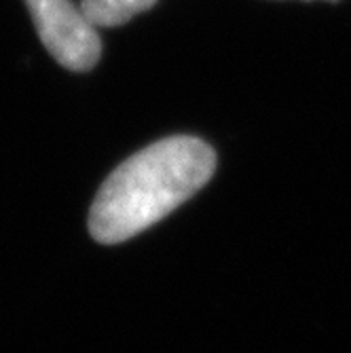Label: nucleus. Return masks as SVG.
Returning <instances> with one entry per match:
<instances>
[{
	"mask_svg": "<svg viewBox=\"0 0 351 353\" xmlns=\"http://www.w3.org/2000/svg\"><path fill=\"white\" fill-rule=\"evenodd\" d=\"M214 150L199 138L154 142L121 163L95 195L89 231L100 243H121L152 227L212 178Z\"/></svg>",
	"mask_w": 351,
	"mask_h": 353,
	"instance_id": "nucleus-1",
	"label": "nucleus"
},
{
	"mask_svg": "<svg viewBox=\"0 0 351 353\" xmlns=\"http://www.w3.org/2000/svg\"><path fill=\"white\" fill-rule=\"evenodd\" d=\"M47 51L68 70H89L102 55L95 28L72 0H26Z\"/></svg>",
	"mask_w": 351,
	"mask_h": 353,
	"instance_id": "nucleus-2",
	"label": "nucleus"
},
{
	"mask_svg": "<svg viewBox=\"0 0 351 353\" xmlns=\"http://www.w3.org/2000/svg\"><path fill=\"white\" fill-rule=\"evenodd\" d=\"M154 3L157 0H81L79 5L95 28H114L150 9Z\"/></svg>",
	"mask_w": 351,
	"mask_h": 353,
	"instance_id": "nucleus-3",
	"label": "nucleus"
}]
</instances>
